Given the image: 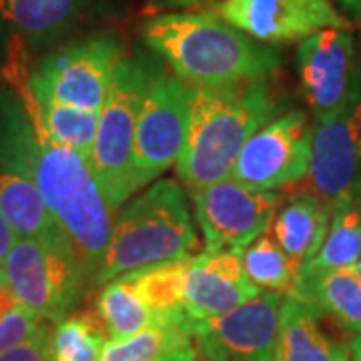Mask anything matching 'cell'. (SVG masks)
<instances>
[{
    "label": "cell",
    "instance_id": "cell-27",
    "mask_svg": "<svg viewBox=\"0 0 361 361\" xmlns=\"http://www.w3.org/2000/svg\"><path fill=\"white\" fill-rule=\"evenodd\" d=\"M47 319H42L35 311L26 310L23 305L14 307L2 322H0V353L6 349L14 348L18 343L32 337L39 327Z\"/></svg>",
    "mask_w": 361,
    "mask_h": 361
},
{
    "label": "cell",
    "instance_id": "cell-9",
    "mask_svg": "<svg viewBox=\"0 0 361 361\" xmlns=\"http://www.w3.org/2000/svg\"><path fill=\"white\" fill-rule=\"evenodd\" d=\"M297 77L315 123L339 115L361 97V71L349 28H325L301 40Z\"/></svg>",
    "mask_w": 361,
    "mask_h": 361
},
{
    "label": "cell",
    "instance_id": "cell-11",
    "mask_svg": "<svg viewBox=\"0 0 361 361\" xmlns=\"http://www.w3.org/2000/svg\"><path fill=\"white\" fill-rule=\"evenodd\" d=\"M283 295L261 291L239 307L191 323L197 357L205 361H273Z\"/></svg>",
    "mask_w": 361,
    "mask_h": 361
},
{
    "label": "cell",
    "instance_id": "cell-16",
    "mask_svg": "<svg viewBox=\"0 0 361 361\" xmlns=\"http://www.w3.org/2000/svg\"><path fill=\"white\" fill-rule=\"evenodd\" d=\"M109 0H0V39L11 51L63 39L103 13Z\"/></svg>",
    "mask_w": 361,
    "mask_h": 361
},
{
    "label": "cell",
    "instance_id": "cell-14",
    "mask_svg": "<svg viewBox=\"0 0 361 361\" xmlns=\"http://www.w3.org/2000/svg\"><path fill=\"white\" fill-rule=\"evenodd\" d=\"M307 177L313 193L331 207L361 199V97L339 115L315 123Z\"/></svg>",
    "mask_w": 361,
    "mask_h": 361
},
{
    "label": "cell",
    "instance_id": "cell-17",
    "mask_svg": "<svg viewBox=\"0 0 361 361\" xmlns=\"http://www.w3.org/2000/svg\"><path fill=\"white\" fill-rule=\"evenodd\" d=\"M287 295L331 315L348 331L361 334V277L355 267H301Z\"/></svg>",
    "mask_w": 361,
    "mask_h": 361
},
{
    "label": "cell",
    "instance_id": "cell-35",
    "mask_svg": "<svg viewBox=\"0 0 361 361\" xmlns=\"http://www.w3.org/2000/svg\"><path fill=\"white\" fill-rule=\"evenodd\" d=\"M355 271H357V273H360V277H361V257H360V261H357V263H355Z\"/></svg>",
    "mask_w": 361,
    "mask_h": 361
},
{
    "label": "cell",
    "instance_id": "cell-22",
    "mask_svg": "<svg viewBox=\"0 0 361 361\" xmlns=\"http://www.w3.org/2000/svg\"><path fill=\"white\" fill-rule=\"evenodd\" d=\"M191 317L155 325L123 341H106L99 361H159L167 353L191 348Z\"/></svg>",
    "mask_w": 361,
    "mask_h": 361
},
{
    "label": "cell",
    "instance_id": "cell-10",
    "mask_svg": "<svg viewBox=\"0 0 361 361\" xmlns=\"http://www.w3.org/2000/svg\"><path fill=\"white\" fill-rule=\"evenodd\" d=\"M191 195L207 251L251 245L269 229L283 199L279 191L255 189L235 177L213 183Z\"/></svg>",
    "mask_w": 361,
    "mask_h": 361
},
{
    "label": "cell",
    "instance_id": "cell-8",
    "mask_svg": "<svg viewBox=\"0 0 361 361\" xmlns=\"http://www.w3.org/2000/svg\"><path fill=\"white\" fill-rule=\"evenodd\" d=\"M189 90L175 73L151 65L135 130L133 171L139 189L177 163L187 135Z\"/></svg>",
    "mask_w": 361,
    "mask_h": 361
},
{
    "label": "cell",
    "instance_id": "cell-33",
    "mask_svg": "<svg viewBox=\"0 0 361 361\" xmlns=\"http://www.w3.org/2000/svg\"><path fill=\"white\" fill-rule=\"evenodd\" d=\"M343 8H348L349 13L353 14L355 18L361 20V0H337Z\"/></svg>",
    "mask_w": 361,
    "mask_h": 361
},
{
    "label": "cell",
    "instance_id": "cell-3",
    "mask_svg": "<svg viewBox=\"0 0 361 361\" xmlns=\"http://www.w3.org/2000/svg\"><path fill=\"white\" fill-rule=\"evenodd\" d=\"M20 97L37 127L30 180L66 237L85 279L94 283L109 249L115 211L106 203L89 161L47 135L32 92Z\"/></svg>",
    "mask_w": 361,
    "mask_h": 361
},
{
    "label": "cell",
    "instance_id": "cell-13",
    "mask_svg": "<svg viewBox=\"0 0 361 361\" xmlns=\"http://www.w3.org/2000/svg\"><path fill=\"white\" fill-rule=\"evenodd\" d=\"M213 14L263 44L305 40L325 28H349L331 0H219Z\"/></svg>",
    "mask_w": 361,
    "mask_h": 361
},
{
    "label": "cell",
    "instance_id": "cell-15",
    "mask_svg": "<svg viewBox=\"0 0 361 361\" xmlns=\"http://www.w3.org/2000/svg\"><path fill=\"white\" fill-rule=\"evenodd\" d=\"M259 293L243 267V249H205L189 261L185 311L193 322L223 315Z\"/></svg>",
    "mask_w": 361,
    "mask_h": 361
},
{
    "label": "cell",
    "instance_id": "cell-29",
    "mask_svg": "<svg viewBox=\"0 0 361 361\" xmlns=\"http://www.w3.org/2000/svg\"><path fill=\"white\" fill-rule=\"evenodd\" d=\"M207 2H219V0H149L153 8H171V11H187V8H199Z\"/></svg>",
    "mask_w": 361,
    "mask_h": 361
},
{
    "label": "cell",
    "instance_id": "cell-25",
    "mask_svg": "<svg viewBox=\"0 0 361 361\" xmlns=\"http://www.w3.org/2000/svg\"><path fill=\"white\" fill-rule=\"evenodd\" d=\"M243 267L249 281L259 291L269 293H289L295 283L299 265L285 253L267 229L263 235L243 249Z\"/></svg>",
    "mask_w": 361,
    "mask_h": 361
},
{
    "label": "cell",
    "instance_id": "cell-28",
    "mask_svg": "<svg viewBox=\"0 0 361 361\" xmlns=\"http://www.w3.org/2000/svg\"><path fill=\"white\" fill-rule=\"evenodd\" d=\"M51 329L47 322L26 341L0 353V361H51Z\"/></svg>",
    "mask_w": 361,
    "mask_h": 361
},
{
    "label": "cell",
    "instance_id": "cell-4",
    "mask_svg": "<svg viewBox=\"0 0 361 361\" xmlns=\"http://www.w3.org/2000/svg\"><path fill=\"white\" fill-rule=\"evenodd\" d=\"M195 247L187 195L173 179L157 180L118 213L94 285L149 265L189 259Z\"/></svg>",
    "mask_w": 361,
    "mask_h": 361
},
{
    "label": "cell",
    "instance_id": "cell-20",
    "mask_svg": "<svg viewBox=\"0 0 361 361\" xmlns=\"http://www.w3.org/2000/svg\"><path fill=\"white\" fill-rule=\"evenodd\" d=\"M99 317L103 319L106 336L111 341H123L142 331L161 325L153 311L145 305L133 281V273H123L109 283H104L103 291L97 301ZM179 322V319H177Z\"/></svg>",
    "mask_w": 361,
    "mask_h": 361
},
{
    "label": "cell",
    "instance_id": "cell-6",
    "mask_svg": "<svg viewBox=\"0 0 361 361\" xmlns=\"http://www.w3.org/2000/svg\"><path fill=\"white\" fill-rule=\"evenodd\" d=\"M125 56V44L116 35H92L49 52L28 77V87L35 101L101 113Z\"/></svg>",
    "mask_w": 361,
    "mask_h": 361
},
{
    "label": "cell",
    "instance_id": "cell-18",
    "mask_svg": "<svg viewBox=\"0 0 361 361\" xmlns=\"http://www.w3.org/2000/svg\"><path fill=\"white\" fill-rule=\"evenodd\" d=\"M313 305L285 295L279 311V329L273 361H348L349 345H339L319 327Z\"/></svg>",
    "mask_w": 361,
    "mask_h": 361
},
{
    "label": "cell",
    "instance_id": "cell-5",
    "mask_svg": "<svg viewBox=\"0 0 361 361\" xmlns=\"http://www.w3.org/2000/svg\"><path fill=\"white\" fill-rule=\"evenodd\" d=\"M149 75V61L127 54L116 71L113 87L101 109L90 171L113 211L123 205L135 191H139L133 171V155L137 116L141 111Z\"/></svg>",
    "mask_w": 361,
    "mask_h": 361
},
{
    "label": "cell",
    "instance_id": "cell-31",
    "mask_svg": "<svg viewBox=\"0 0 361 361\" xmlns=\"http://www.w3.org/2000/svg\"><path fill=\"white\" fill-rule=\"evenodd\" d=\"M18 307V299L14 297V293L11 291V287L4 281V275H2V269H0V322L14 310Z\"/></svg>",
    "mask_w": 361,
    "mask_h": 361
},
{
    "label": "cell",
    "instance_id": "cell-24",
    "mask_svg": "<svg viewBox=\"0 0 361 361\" xmlns=\"http://www.w3.org/2000/svg\"><path fill=\"white\" fill-rule=\"evenodd\" d=\"M106 337L99 313L65 315L51 334V361H99Z\"/></svg>",
    "mask_w": 361,
    "mask_h": 361
},
{
    "label": "cell",
    "instance_id": "cell-7",
    "mask_svg": "<svg viewBox=\"0 0 361 361\" xmlns=\"http://www.w3.org/2000/svg\"><path fill=\"white\" fill-rule=\"evenodd\" d=\"M0 269L18 305L47 322L63 319L87 281L71 247L39 239L18 237Z\"/></svg>",
    "mask_w": 361,
    "mask_h": 361
},
{
    "label": "cell",
    "instance_id": "cell-30",
    "mask_svg": "<svg viewBox=\"0 0 361 361\" xmlns=\"http://www.w3.org/2000/svg\"><path fill=\"white\" fill-rule=\"evenodd\" d=\"M16 239H18V237H16V233L13 231V227L6 223V219H4V217H2V213H0V267H2L4 259H6V255H8V251L13 249Z\"/></svg>",
    "mask_w": 361,
    "mask_h": 361
},
{
    "label": "cell",
    "instance_id": "cell-21",
    "mask_svg": "<svg viewBox=\"0 0 361 361\" xmlns=\"http://www.w3.org/2000/svg\"><path fill=\"white\" fill-rule=\"evenodd\" d=\"M189 261L191 257L130 271L137 293L161 322L189 317L185 311V281Z\"/></svg>",
    "mask_w": 361,
    "mask_h": 361
},
{
    "label": "cell",
    "instance_id": "cell-34",
    "mask_svg": "<svg viewBox=\"0 0 361 361\" xmlns=\"http://www.w3.org/2000/svg\"><path fill=\"white\" fill-rule=\"evenodd\" d=\"M349 353L353 355V360L355 361H361V334L351 339V343H349Z\"/></svg>",
    "mask_w": 361,
    "mask_h": 361
},
{
    "label": "cell",
    "instance_id": "cell-26",
    "mask_svg": "<svg viewBox=\"0 0 361 361\" xmlns=\"http://www.w3.org/2000/svg\"><path fill=\"white\" fill-rule=\"evenodd\" d=\"M37 106H39L40 123L52 141L77 151L90 165L101 113L54 103V101H37Z\"/></svg>",
    "mask_w": 361,
    "mask_h": 361
},
{
    "label": "cell",
    "instance_id": "cell-23",
    "mask_svg": "<svg viewBox=\"0 0 361 361\" xmlns=\"http://www.w3.org/2000/svg\"><path fill=\"white\" fill-rule=\"evenodd\" d=\"M361 257V199H348L334 205L329 231L317 255L303 267L336 269L355 267Z\"/></svg>",
    "mask_w": 361,
    "mask_h": 361
},
{
    "label": "cell",
    "instance_id": "cell-2",
    "mask_svg": "<svg viewBox=\"0 0 361 361\" xmlns=\"http://www.w3.org/2000/svg\"><path fill=\"white\" fill-rule=\"evenodd\" d=\"M277 106L267 80L191 87L187 135L177 159L185 187L193 193L229 179L243 147L277 115Z\"/></svg>",
    "mask_w": 361,
    "mask_h": 361
},
{
    "label": "cell",
    "instance_id": "cell-19",
    "mask_svg": "<svg viewBox=\"0 0 361 361\" xmlns=\"http://www.w3.org/2000/svg\"><path fill=\"white\" fill-rule=\"evenodd\" d=\"M334 207L315 193L297 195L289 199L273 219V237L299 267L317 255L329 231Z\"/></svg>",
    "mask_w": 361,
    "mask_h": 361
},
{
    "label": "cell",
    "instance_id": "cell-12",
    "mask_svg": "<svg viewBox=\"0 0 361 361\" xmlns=\"http://www.w3.org/2000/svg\"><path fill=\"white\" fill-rule=\"evenodd\" d=\"M313 127L303 111L273 116L249 139L235 163V179L263 191L297 183L310 173Z\"/></svg>",
    "mask_w": 361,
    "mask_h": 361
},
{
    "label": "cell",
    "instance_id": "cell-1",
    "mask_svg": "<svg viewBox=\"0 0 361 361\" xmlns=\"http://www.w3.org/2000/svg\"><path fill=\"white\" fill-rule=\"evenodd\" d=\"M145 44L189 87L267 80L281 56L213 13H165L141 28Z\"/></svg>",
    "mask_w": 361,
    "mask_h": 361
},
{
    "label": "cell",
    "instance_id": "cell-32",
    "mask_svg": "<svg viewBox=\"0 0 361 361\" xmlns=\"http://www.w3.org/2000/svg\"><path fill=\"white\" fill-rule=\"evenodd\" d=\"M159 361H197V351L195 348H185L179 349V351H173V353H167L165 357H161Z\"/></svg>",
    "mask_w": 361,
    "mask_h": 361
},
{
    "label": "cell",
    "instance_id": "cell-36",
    "mask_svg": "<svg viewBox=\"0 0 361 361\" xmlns=\"http://www.w3.org/2000/svg\"><path fill=\"white\" fill-rule=\"evenodd\" d=\"M197 361H205V360H201V357H197Z\"/></svg>",
    "mask_w": 361,
    "mask_h": 361
}]
</instances>
